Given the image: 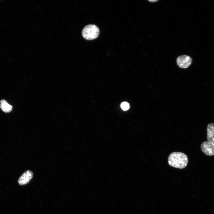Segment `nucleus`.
Segmentation results:
<instances>
[{
    "mask_svg": "<svg viewBox=\"0 0 214 214\" xmlns=\"http://www.w3.org/2000/svg\"><path fill=\"white\" fill-rule=\"evenodd\" d=\"M202 152L208 156L214 155V143L208 141L203 142L200 146Z\"/></svg>",
    "mask_w": 214,
    "mask_h": 214,
    "instance_id": "nucleus-4",
    "label": "nucleus"
},
{
    "mask_svg": "<svg viewBox=\"0 0 214 214\" xmlns=\"http://www.w3.org/2000/svg\"><path fill=\"white\" fill-rule=\"evenodd\" d=\"M33 177L32 172L30 170L25 171L20 177L18 180V182L20 185H23L28 183Z\"/></svg>",
    "mask_w": 214,
    "mask_h": 214,
    "instance_id": "nucleus-5",
    "label": "nucleus"
},
{
    "mask_svg": "<svg viewBox=\"0 0 214 214\" xmlns=\"http://www.w3.org/2000/svg\"><path fill=\"white\" fill-rule=\"evenodd\" d=\"M149 1L152 2H156L158 1V0H148Z\"/></svg>",
    "mask_w": 214,
    "mask_h": 214,
    "instance_id": "nucleus-9",
    "label": "nucleus"
},
{
    "mask_svg": "<svg viewBox=\"0 0 214 214\" xmlns=\"http://www.w3.org/2000/svg\"><path fill=\"white\" fill-rule=\"evenodd\" d=\"M0 108L1 110L5 113L10 112L12 109V106L4 100H2L0 102Z\"/></svg>",
    "mask_w": 214,
    "mask_h": 214,
    "instance_id": "nucleus-7",
    "label": "nucleus"
},
{
    "mask_svg": "<svg viewBox=\"0 0 214 214\" xmlns=\"http://www.w3.org/2000/svg\"><path fill=\"white\" fill-rule=\"evenodd\" d=\"M168 162L169 165L171 166L182 169L187 166L188 159L187 155L183 153L173 152L169 155Z\"/></svg>",
    "mask_w": 214,
    "mask_h": 214,
    "instance_id": "nucleus-1",
    "label": "nucleus"
},
{
    "mask_svg": "<svg viewBox=\"0 0 214 214\" xmlns=\"http://www.w3.org/2000/svg\"><path fill=\"white\" fill-rule=\"evenodd\" d=\"M121 107L125 111L128 110L129 108V105L128 103L126 102H122L121 105Z\"/></svg>",
    "mask_w": 214,
    "mask_h": 214,
    "instance_id": "nucleus-8",
    "label": "nucleus"
},
{
    "mask_svg": "<svg viewBox=\"0 0 214 214\" xmlns=\"http://www.w3.org/2000/svg\"><path fill=\"white\" fill-rule=\"evenodd\" d=\"M207 141L214 143V123H211L207 125Z\"/></svg>",
    "mask_w": 214,
    "mask_h": 214,
    "instance_id": "nucleus-6",
    "label": "nucleus"
},
{
    "mask_svg": "<svg viewBox=\"0 0 214 214\" xmlns=\"http://www.w3.org/2000/svg\"><path fill=\"white\" fill-rule=\"evenodd\" d=\"M99 34V30L98 27L93 24H90L85 26L82 32L83 37L88 40L96 38L98 37Z\"/></svg>",
    "mask_w": 214,
    "mask_h": 214,
    "instance_id": "nucleus-2",
    "label": "nucleus"
},
{
    "mask_svg": "<svg viewBox=\"0 0 214 214\" xmlns=\"http://www.w3.org/2000/svg\"><path fill=\"white\" fill-rule=\"evenodd\" d=\"M191 58L187 55H182L178 56L176 59L178 66L180 68L185 69L188 68L191 64Z\"/></svg>",
    "mask_w": 214,
    "mask_h": 214,
    "instance_id": "nucleus-3",
    "label": "nucleus"
}]
</instances>
